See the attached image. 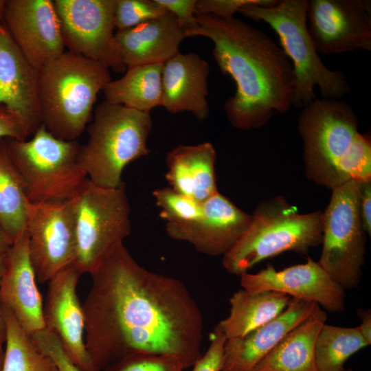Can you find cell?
<instances>
[{"instance_id": "6da1fadb", "label": "cell", "mask_w": 371, "mask_h": 371, "mask_svg": "<svg viewBox=\"0 0 371 371\" xmlns=\"http://www.w3.org/2000/svg\"><path fill=\"white\" fill-rule=\"evenodd\" d=\"M90 275L85 340L99 371L134 353L170 356L185 369L201 357L203 315L181 280L142 267L123 243Z\"/></svg>"}, {"instance_id": "7a4b0ae2", "label": "cell", "mask_w": 371, "mask_h": 371, "mask_svg": "<svg viewBox=\"0 0 371 371\" xmlns=\"http://www.w3.org/2000/svg\"><path fill=\"white\" fill-rule=\"evenodd\" d=\"M198 27L186 37L201 36L213 43L212 55L236 91L224 104L229 123L240 130L265 125L292 106L295 74L281 47L266 33L235 18L196 14Z\"/></svg>"}, {"instance_id": "3957f363", "label": "cell", "mask_w": 371, "mask_h": 371, "mask_svg": "<svg viewBox=\"0 0 371 371\" xmlns=\"http://www.w3.org/2000/svg\"><path fill=\"white\" fill-rule=\"evenodd\" d=\"M358 126L344 101L316 99L303 107L297 128L308 179L331 190L350 181L371 180V139Z\"/></svg>"}, {"instance_id": "277c9868", "label": "cell", "mask_w": 371, "mask_h": 371, "mask_svg": "<svg viewBox=\"0 0 371 371\" xmlns=\"http://www.w3.org/2000/svg\"><path fill=\"white\" fill-rule=\"evenodd\" d=\"M111 80L104 65L65 52L38 71L42 124L59 139L77 140L91 120L98 94Z\"/></svg>"}, {"instance_id": "5b68a950", "label": "cell", "mask_w": 371, "mask_h": 371, "mask_svg": "<svg viewBox=\"0 0 371 371\" xmlns=\"http://www.w3.org/2000/svg\"><path fill=\"white\" fill-rule=\"evenodd\" d=\"M307 4L308 0H282L269 6L249 4L238 10L247 18L267 23L277 34L293 68L295 107L316 100V86L324 99L339 100L350 91L344 73L330 69L319 56L307 28Z\"/></svg>"}, {"instance_id": "8992f818", "label": "cell", "mask_w": 371, "mask_h": 371, "mask_svg": "<svg viewBox=\"0 0 371 371\" xmlns=\"http://www.w3.org/2000/svg\"><path fill=\"white\" fill-rule=\"evenodd\" d=\"M322 242V212L301 214L278 196L258 203L247 229L223 256V265L240 276L267 258L288 251L307 254Z\"/></svg>"}, {"instance_id": "52a82bcc", "label": "cell", "mask_w": 371, "mask_h": 371, "mask_svg": "<svg viewBox=\"0 0 371 371\" xmlns=\"http://www.w3.org/2000/svg\"><path fill=\"white\" fill-rule=\"evenodd\" d=\"M152 125L150 113L100 102L89 125L87 142L78 153V164L88 179L103 188L118 187L126 166L149 154L147 140Z\"/></svg>"}, {"instance_id": "ba28073f", "label": "cell", "mask_w": 371, "mask_h": 371, "mask_svg": "<svg viewBox=\"0 0 371 371\" xmlns=\"http://www.w3.org/2000/svg\"><path fill=\"white\" fill-rule=\"evenodd\" d=\"M29 140L5 138L31 203L74 199L88 177L78 161L77 140L59 139L41 125Z\"/></svg>"}, {"instance_id": "9c48e42d", "label": "cell", "mask_w": 371, "mask_h": 371, "mask_svg": "<svg viewBox=\"0 0 371 371\" xmlns=\"http://www.w3.org/2000/svg\"><path fill=\"white\" fill-rule=\"evenodd\" d=\"M72 201L76 234L74 265L82 275L91 274L131 234L126 185L106 188L88 179Z\"/></svg>"}, {"instance_id": "30bf717a", "label": "cell", "mask_w": 371, "mask_h": 371, "mask_svg": "<svg viewBox=\"0 0 371 371\" xmlns=\"http://www.w3.org/2000/svg\"><path fill=\"white\" fill-rule=\"evenodd\" d=\"M366 234L358 182L350 181L333 189L322 212V249L317 262L344 290L359 284L365 262Z\"/></svg>"}, {"instance_id": "8fae6325", "label": "cell", "mask_w": 371, "mask_h": 371, "mask_svg": "<svg viewBox=\"0 0 371 371\" xmlns=\"http://www.w3.org/2000/svg\"><path fill=\"white\" fill-rule=\"evenodd\" d=\"M65 47L116 72L127 67L114 34L115 0H54Z\"/></svg>"}, {"instance_id": "7c38bea8", "label": "cell", "mask_w": 371, "mask_h": 371, "mask_svg": "<svg viewBox=\"0 0 371 371\" xmlns=\"http://www.w3.org/2000/svg\"><path fill=\"white\" fill-rule=\"evenodd\" d=\"M26 231L30 258L38 282H47L74 265L76 234L72 199L30 203Z\"/></svg>"}, {"instance_id": "4fadbf2b", "label": "cell", "mask_w": 371, "mask_h": 371, "mask_svg": "<svg viewBox=\"0 0 371 371\" xmlns=\"http://www.w3.org/2000/svg\"><path fill=\"white\" fill-rule=\"evenodd\" d=\"M306 21L318 53L371 51L370 0H308Z\"/></svg>"}, {"instance_id": "5bb4252c", "label": "cell", "mask_w": 371, "mask_h": 371, "mask_svg": "<svg viewBox=\"0 0 371 371\" xmlns=\"http://www.w3.org/2000/svg\"><path fill=\"white\" fill-rule=\"evenodd\" d=\"M3 23L37 71L65 52L54 1L6 0Z\"/></svg>"}, {"instance_id": "9a60e30c", "label": "cell", "mask_w": 371, "mask_h": 371, "mask_svg": "<svg viewBox=\"0 0 371 371\" xmlns=\"http://www.w3.org/2000/svg\"><path fill=\"white\" fill-rule=\"evenodd\" d=\"M81 273L71 265L47 282L43 319L45 328L58 339L70 359L83 371H99L87 350L85 317L77 295Z\"/></svg>"}, {"instance_id": "2e32d148", "label": "cell", "mask_w": 371, "mask_h": 371, "mask_svg": "<svg viewBox=\"0 0 371 371\" xmlns=\"http://www.w3.org/2000/svg\"><path fill=\"white\" fill-rule=\"evenodd\" d=\"M240 285L249 292L273 291L313 302L330 313H341L346 307L345 290L310 257L305 263L282 270L268 265L256 273H246L240 276Z\"/></svg>"}, {"instance_id": "e0dca14e", "label": "cell", "mask_w": 371, "mask_h": 371, "mask_svg": "<svg viewBox=\"0 0 371 371\" xmlns=\"http://www.w3.org/2000/svg\"><path fill=\"white\" fill-rule=\"evenodd\" d=\"M196 221L183 226L166 225L168 235L190 243L199 252L212 256L225 255L247 229L251 216L218 192L202 203Z\"/></svg>"}, {"instance_id": "ac0fdd59", "label": "cell", "mask_w": 371, "mask_h": 371, "mask_svg": "<svg viewBox=\"0 0 371 371\" xmlns=\"http://www.w3.org/2000/svg\"><path fill=\"white\" fill-rule=\"evenodd\" d=\"M36 281L25 229L5 255L0 280V301L30 335L45 328L43 301Z\"/></svg>"}, {"instance_id": "d6986e66", "label": "cell", "mask_w": 371, "mask_h": 371, "mask_svg": "<svg viewBox=\"0 0 371 371\" xmlns=\"http://www.w3.org/2000/svg\"><path fill=\"white\" fill-rule=\"evenodd\" d=\"M0 105L17 117L29 135L42 125L38 71L0 21Z\"/></svg>"}, {"instance_id": "ffe728a7", "label": "cell", "mask_w": 371, "mask_h": 371, "mask_svg": "<svg viewBox=\"0 0 371 371\" xmlns=\"http://www.w3.org/2000/svg\"><path fill=\"white\" fill-rule=\"evenodd\" d=\"M318 304L291 298L278 317L241 337L226 339L221 371H251Z\"/></svg>"}, {"instance_id": "44dd1931", "label": "cell", "mask_w": 371, "mask_h": 371, "mask_svg": "<svg viewBox=\"0 0 371 371\" xmlns=\"http://www.w3.org/2000/svg\"><path fill=\"white\" fill-rule=\"evenodd\" d=\"M209 73V63L193 52L168 60L162 69L161 106L170 113L188 111L199 120L207 119Z\"/></svg>"}, {"instance_id": "7402d4cb", "label": "cell", "mask_w": 371, "mask_h": 371, "mask_svg": "<svg viewBox=\"0 0 371 371\" xmlns=\"http://www.w3.org/2000/svg\"><path fill=\"white\" fill-rule=\"evenodd\" d=\"M123 62L127 68L164 63L179 53L186 38L175 16H163L115 34Z\"/></svg>"}, {"instance_id": "603a6c76", "label": "cell", "mask_w": 371, "mask_h": 371, "mask_svg": "<svg viewBox=\"0 0 371 371\" xmlns=\"http://www.w3.org/2000/svg\"><path fill=\"white\" fill-rule=\"evenodd\" d=\"M215 162L216 150L211 143L180 144L166 155V179L172 190L203 203L218 192Z\"/></svg>"}, {"instance_id": "cb8c5ba5", "label": "cell", "mask_w": 371, "mask_h": 371, "mask_svg": "<svg viewBox=\"0 0 371 371\" xmlns=\"http://www.w3.org/2000/svg\"><path fill=\"white\" fill-rule=\"evenodd\" d=\"M326 319V313L317 305L251 371H318L315 344Z\"/></svg>"}, {"instance_id": "d4e9b609", "label": "cell", "mask_w": 371, "mask_h": 371, "mask_svg": "<svg viewBox=\"0 0 371 371\" xmlns=\"http://www.w3.org/2000/svg\"><path fill=\"white\" fill-rule=\"evenodd\" d=\"M291 300L277 291L249 292L241 289L229 298L228 316L216 326L226 339L243 337L280 315Z\"/></svg>"}, {"instance_id": "484cf974", "label": "cell", "mask_w": 371, "mask_h": 371, "mask_svg": "<svg viewBox=\"0 0 371 371\" xmlns=\"http://www.w3.org/2000/svg\"><path fill=\"white\" fill-rule=\"evenodd\" d=\"M163 63L127 68L125 74L111 80L103 89L105 100L139 111L161 106Z\"/></svg>"}, {"instance_id": "4316f807", "label": "cell", "mask_w": 371, "mask_h": 371, "mask_svg": "<svg viewBox=\"0 0 371 371\" xmlns=\"http://www.w3.org/2000/svg\"><path fill=\"white\" fill-rule=\"evenodd\" d=\"M29 205L23 179L11 159L6 139H0V224L12 244L26 229Z\"/></svg>"}, {"instance_id": "83f0119b", "label": "cell", "mask_w": 371, "mask_h": 371, "mask_svg": "<svg viewBox=\"0 0 371 371\" xmlns=\"http://www.w3.org/2000/svg\"><path fill=\"white\" fill-rule=\"evenodd\" d=\"M6 335L0 371H57L52 360L35 345L11 311L2 306Z\"/></svg>"}, {"instance_id": "f1b7e54d", "label": "cell", "mask_w": 371, "mask_h": 371, "mask_svg": "<svg viewBox=\"0 0 371 371\" xmlns=\"http://www.w3.org/2000/svg\"><path fill=\"white\" fill-rule=\"evenodd\" d=\"M369 345L357 327L322 326L315 344V360L318 371H343L346 360Z\"/></svg>"}, {"instance_id": "f546056e", "label": "cell", "mask_w": 371, "mask_h": 371, "mask_svg": "<svg viewBox=\"0 0 371 371\" xmlns=\"http://www.w3.org/2000/svg\"><path fill=\"white\" fill-rule=\"evenodd\" d=\"M159 215L166 225L183 226L199 220L203 214L202 203L172 190L159 188L153 191Z\"/></svg>"}, {"instance_id": "4dcf8cb0", "label": "cell", "mask_w": 371, "mask_h": 371, "mask_svg": "<svg viewBox=\"0 0 371 371\" xmlns=\"http://www.w3.org/2000/svg\"><path fill=\"white\" fill-rule=\"evenodd\" d=\"M168 12L155 0H115V27L117 30L130 29Z\"/></svg>"}, {"instance_id": "1f68e13d", "label": "cell", "mask_w": 371, "mask_h": 371, "mask_svg": "<svg viewBox=\"0 0 371 371\" xmlns=\"http://www.w3.org/2000/svg\"><path fill=\"white\" fill-rule=\"evenodd\" d=\"M182 363L168 355L134 353L126 355L103 371H183Z\"/></svg>"}, {"instance_id": "d6a6232c", "label": "cell", "mask_w": 371, "mask_h": 371, "mask_svg": "<svg viewBox=\"0 0 371 371\" xmlns=\"http://www.w3.org/2000/svg\"><path fill=\"white\" fill-rule=\"evenodd\" d=\"M30 336L38 349L52 360L57 371H83L70 359L52 332L43 328Z\"/></svg>"}, {"instance_id": "836d02e7", "label": "cell", "mask_w": 371, "mask_h": 371, "mask_svg": "<svg viewBox=\"0 0 371 371\" xmlns=\"http://www.w3.org/2000/svg\"><path fill=\"white\" fill-rule=\"evenodd\" d=\"M276 0H196V14H212L221 18H230L243 6L249 4L273 5Z\"/></svg>"}, {"instance_id": "e575fe53", "label": "cell", "mask_w": 371, "mask_h": 371, "mask_svg": "<svg viewBox=\"0 0 371 371\" xmlns=\"http://www.w3.org/2000/svg\"><path fill=\"white\" fill-rule=\"evenodd\" d=\"M225 340L223 333L215 326L211 334L208 348L193 365L192 371H221Z\"/></svg>"}, {"instance_id": "d590c367", "label": "cell", "mask_w": 371, "mask_h": 371, "mask_svg": "<svg viewBox=\"0 0 371 371\" xmlns=\"http://www.w3.org/2000/svg\"><path fill=\"white\" fill-rule=\"evenodd\" d=\"M155 1L175 16L179 27L184 31L185 36L198 27L195 14L196 0Z\"/></svg>"}, {"instance_id": "8d00e7d4", "label": "cell", "mask_w": 371, "mask_h": 371, "mask_svg": "<svg viewBox=\"0 0 371 371\" xmlns=\"http://www.w3.org/2000/svg\"><path fill=\"white\" fill-rule=\"evenodd\" d=\"M29 136L25 128L16 116L0 105V139H26Z\"/></svg>"}, {"instance_id": "74e56055", "label": "cell", "mask_w": 371, "mask_h": 371, "mask_svg": "<svg viewBox=\"0 0 371 371\" xmlns=\"http://www.w3.org/2000/svg\"><path fill=\"white\" fill-rule=\"evenodd\" d=\"M359 207L363 228L371 235V180L358 182Z\"/></svg>"}, {"instance_id": "f35d334b", "label": "cell", "mask_w": 371, "mask_h": 371, "mask_svg": "<svg viewBox=\"0 0 371 371\" xmlns=\"http://www.w3.org/2000/svg\"><path fill=\"white\" fill-rule=\"evenodd\" d=\"M361 324L357 326L361 336L370 346L371 344V312L370 310L359 308L357 311Z\"/></svg>"}, {"instance_id": "ab89813d", "label": "cell", "mask_w": 371, "mask_h": 371, "mask_svg": "<svg viewBox=\"0 0 371 371\" xmlns=\"http://www.w3.org/2000/svg\"><path fill=\"white\" fill-rule=\"evenodd\" d=\"M5 263V255L0 256V280L2 276ZM5 335H6V329H5V323L4 319V316L2 310V305L0 301V370L1 368L3 355H4V348L5 342Z\"/></svg>"}, {"instance_id": "60d3db41", "label": "cell", "mask_w": 371, "mask_h": 371, "mask_svg": "<svg viewBox=\"0 0 371 371\" xmlns=\"http://www.w3.org/2000/svg\"><path fill=\"white\" fill-rule=\"evenodd\" d=\"M11 245V241L8 238L0 224V256L5 255Z\"/></svg>"}, {"instance_id": "b9f144b4", "label": "cell", "mask_w": 371, "mask_h": 371, "mask_svg": "<svg viewBox=\"0 0 371 371\" xmlns=\"http://www.w3.org/2000/svg\"><path fill=\"white\" fill-rule=\"evenodd\" d=\"M6 0H0V21H3Z\"/></svg>"}, {"instance_id": "7bdbcfd3", "label": "cell", "mask_w": 371, "mask_h": 371, "mask_svg": "<svg viewBox=\"0 0 371 371\" xmlns=\"http://www.w3.org/2000/svg\"><path fill=\"white\" fill-rule=\"evenodd\" d=\"M343 371H353V370H351V369H348V370H344Z\"/></svg>"}]
</instances>
